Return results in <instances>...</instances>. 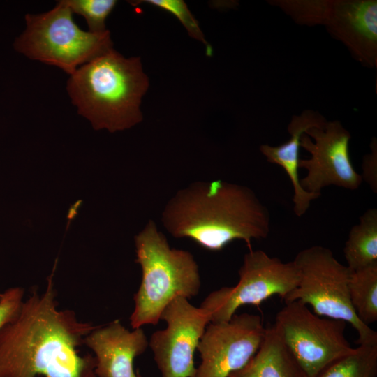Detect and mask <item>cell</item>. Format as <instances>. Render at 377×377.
Segmentation results:
<instances>
[{
    "label": "cell",
    "instance_id": "obj_17",
    "mask_svg": "<svg viewBox=\"0 0 377 377\" xmlns=\"http://www.w3.org/2000/svg\"><path fill=\"white\" fill-rule=\"evenodd\" d=\"M348 291L358 318L369 325L377 320V263L352 271Z\"/></svg>",
    "mask_w": 377,
    "mask_h": 377
},
{
    "label": "cell",
    "instance_id": "obj_4",
    "mask_svg": "<svg viewBox=\"0 0 377 377\" xmlns=\"http://www.w3.org/2000/svg\"><path fill=\"white\" fill-rule=\"evenodd\" d=\"M135 262L142 279L133 296L135 306L130 316L133 329L156 325L165 307L175 297L198 295L201 278L193 254L172 248L155 221L149 220L135 236Z\"/></svg>",
    "mask_w": 377,
    "mask_h": 377
},
{
    "label": "cell",
    "instance_id": "obj_1",
    "mask_svg": "<svg viewBox=\"0 0 377 377\" xmlns=\"http://www.w3.org/2000/svg\"><path fill=\"white\" fill-rule=\"evenodd\" d=\"M57 305L52 274L45 290L34 289L0 330V377H96L95 357L79 348L98 325Z\"/></svg>",
    "mask_w": 377,
    "mask_h": 377
},
{
    "label": "cell",
    "instance_id": "obj_21",
    "mask_svg": "<svg viewBox=\"0 0 377 377\" xmlns=\"http://www.w3.org/2000/svg\"><path fill=\"white\" fill-rule=\"evenodd\" d=\"M24 290L20 287L6 289L0 299V330L19 313L23 302Z\"/></svg>",
    "mask_w": 377,
    "mask_h": 377
},
{
    "label": "cell",
    "instance_id": "obj_5",
    "mask_svg": "<svg viewBox=\"0 0 377 377\" xmlns=\"http://www.w3.org/2000/svg\"><path fill=\"white\" fill-rule=\"evenodd\" d=\"M64 0L52 10L25 15L26 29L15 49L31 59L60 68L69 75L80 66L113 48L110 32L81 29Z\"/></svg>",
    "mask_w": 377,
    "mask_h": 377
},
{
    "label": "cell",
    "instance_id": "obj_20",
    "mask_svg": "<svg viewBox=\"0 0 377 377\" xmlns=\"http://www.w3.org/2000/svg\"><path fill=\"white\" fill-rule=\"evenodd\" d=\"M133 6L148 3L172 14L193 38L207 45L198 21L182 0H145L128 1Z\"/></svg>",
    "mask_w": 377,
    "mask_h": 377
},
{
    "label": "cell",
    "instance_id": "obj_12",
    "mask_svg": "<svg viewBox=\"0 0 377 377\" xmlns=\"http://www.w3.org/2000/svg\"><path fill=\"white\" fill-rule=\"evenodd\" d=\"M323 25L362 66H377V1L317 0L311 26Z\"/></svg>",
    "mask_w": 377,
    "mask_h": 377
},
{
    "label": "cell",
    "instance_id": "obj_8",
    "mask_svg": "<svg viewBox=\"0 0 377 377\" xmlns=\"http://www.w3.org/2000/svg\"><path fill=\"white\" fill-rule=\"evenodd\" d=\"M285 304L273 326L308 377L354 350L345 337L346 322L318 316L298 301Z\"/></svg>",
    "mask_w": 377,
    "mask_h": 377
},
{
    "label": "cell",
    "instance_id": "obj_18",
    "mask_svg": "<svg viewBox=\"0 0 377 377\" xmlns=\"http://www.w3.org/2000/svg\"><path fill=\"white\" fill-rule=\"evenodd\" d=\"M377 343L358 345L333 361L315 377H376Z\"/></svg>",
    "mask_w": 377,
    "mask_h": 377
},
{
    "label": "cell",
    "instance_id": "obj_15",
    "mask_svg": "<svg viewBox=\"0 0 377 377\" xmlns=\"http://www.w3.org/2000/svg\"><path fill=\"white\" fill-rule=\"evenodd\" d=\"M228 377H308L274 326L266 328L256 354L240 369Z\"/></svg>",
    "mask_w": 377,
    "mask_h": 377
},
{
    "label": "cell",
    "instance_id": "obj_10",
    "mask_svg": "<svg viewBox=\"0 0 377 377\" xmlns=\"http://www.w3.org/2000/svg\"><path fill=\"white\" fill-rule=\"evenodd\" d=\"M351 135L340 121H327L320 128H311L300 139V147L311 157L300 159L299 168L307 170L300 180L302 188L320 195L321 190L334 185L349 190L357 189L362 182L354 169L349 155Z\"/></svg>",
    "mask_w": 377,
    "mask_h": 377
},
{
    "label": "cell",
    "instance_id": "obj_6",
    "mask_svg": "<svg viewBox=\"0 0 377 377\" xmlns=\"http://www.w3.org/2000/svg\"><path fill=\"white\" fill-rule=\"evenodd\" d=\"M300 280L284 300L298 301L320 316L349 323L357 333V345L376 344L377 332L362 323L350 304L348 282L352 271L339 263L332 251L315 245L300 251L293 260Z\"/></svg>",
    "mask_w": 377,
    "mask_h": 377
},
{
    "label": "cell",
    "instance_id": "obj_16",
    "mask_svg": "<svg viewBox=\"0 0 377 377\" xmlns=\"http://www.w3.org/2000/svg\"><path fill=\"white\" fill-rule=\"evenodd\" d=\"M347 267L351 271L377 263V209H368L353 226L343 248Z\"/></svg>",
    "mask_w": 377,
    "mask_h": 377
},
{
    "label": "cell",
    "instance_id": "obj_19",
    "mask_svg": "<svg viewBox=\"0 0 377 377\" xmlns=\"http://www.w3.org/2000/svg\"><path fill=\"white\" fill-rule=\"evenodd\" d=\"M64 2L73 13L84 17L91 33L107 30L106 19L117 3L115 0H64Z\"/></svg>",
    "mask_w": 377,
    "mask_h": 377
},
{
    "label": "cell",
    "instance_id": "obj_23",
    "mask_svg": "<svg viewBox=\"0 0 377 377\" xmlns=\"http://www.w3.org/2000/svg\"><path fill=\"white\" fill-rule=\"evenodd\" d=\"M1 294H2V293H0V299H1Z\"/></svg>",
    "mask_w": 377,
    "mask_h": 377
},
{
    "label": "cell",
    "instance_id": "obj_9",
    "mask_svg": "<svg viewBox=\"0 0 377 377\" xmlns=\"http://www.w3.org/2000/svg\"><path fill=\"white\" fill-rule=\"evenodd\" d=\"M160 320L166 327L149 340L154 360L161 377H194V354L209 320L200 306L177 297L163 309Z\"/></svg>",
    "mask_w": 377,
    "mask_h": 377
},
{
    "label": "cell",
    "instance_id": "obj_3",
    "mask_svg": "<svg viewBox=\"0 0 377 377\" xmlns=\"http://www.w3.org/2000/svg\"><path fill=\"white\" fill-rule=\"evenodd\" d=\"M149 87L140 58H126L112 48L80 66L66 89L78 114L94 129L113 133L142 121L140 105Z\"/></svg>",
    "mask_w": 377,
    "mask_h": 377
},
{
    "label": "cell",
    "instance_id": "obj_22",
    "mask_svg": "<svg viewBox=\"0 0 377 377\" xmlns=\"http://www.w3.org/2000/svg\"><path fill=\"white\" fill-rule=\"evenodd\" d=\"M371 152L362 159V174L360 175L375 193H377V140L373 138L370 144Z\"/></svg>",
    "mask_w": 377,
    "mask_h": 377
},
{
    "label": "cell",
    "instance_id": "obj_7",
    "mask_svg": "<svg viewBox=\"0 0 377 377\" xmlns=\"http://www.w3.org/2000/svg\"><path fill=\"white\" fill-rule=\"evenodd\" d=\"M239 281L210 293L200 307L209 323L229 321L246 304L258 306L269 297L278 295L283 301L297 286L300 276L293 261L284 263L262 250H249L244 256Z\"/></svg>",
    "mask_w": 377,
    "mask_h": 377
},
{
    "label": "cell",
    "instance_id": "obj_13",
    "mask_svg": "<svg viewBox=\"0 0 377 377\" xmlns=\"http://www.w3.org/2000/svg\"><path fill=\"white\" fill-rule=\"evenodd\" d=\"M96 358V377H142L134 360L143 354L149 340L142 327L130 331L119 320L98 325L84 339Z\"/></svg>",
    "mask_w": 377,
    "mask_h": 377
},
{
    "label": "cell",
    "instance_id": "obj_2",
    "mask_svg": "<svg viewBox=\"0 0 377 377\" xmlns=\"http://www.w3.org/2000/svg\"><path fill=\"white\" fill-rule=\"evenodd\" d=\"M161 221L173 237L190 239L211 251L237 239L251 250L252 240L267 238L270 230L269 210L256 193L221 179L179 189L166 203Z\"/></svg>",
    "mask_w": 377,
    "mask_h": 377
},
{
    "label": "cell",
    "instance_id": "obj_14",
    "mask_svg": "<svg viewBox=\"0 0 377 377\" xmlns=\"http://www.w3.org/2000/svg\"><path fill=\"white\" fill-rule=\"evenodd\" d=\"M327 121L325 117L316 111L304 110L300 114L293 116L288 126L290 138L287 142L279 146L264 144L260 147V152L268 162L279 165L287 173L294 190L293 210L297 216H303L311 201L320 195L304 191L300 185L298 175L300 139L307 130L323 127Z\"/></svg>",
    "mask_w": 377,
    "mask_h": 377
},
{
    "label": "cell",
    "instance_id": "obj_11",
    "mask_svg": "<svg viewBox=\"0 0 377 377\" xmlns=\"http://www.w3.org/2000/svg\"><path fill=\"white\" fill-rule=\"evenodd\" d=\"M265 330L261 317L249 313L209 323L197 347L201 362L194 377H228L240 369L259 349Z\"/></svg>",
    "mask_w": 377,
    "mask_h": 377
}]
</instances>
